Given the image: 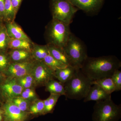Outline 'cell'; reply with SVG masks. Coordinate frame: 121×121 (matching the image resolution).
Here are the masks:
<instances>
[{"label": "cell", "instance_id": "8fae6325", "mask_svg": "<svg viewBox=\"0 0 121 121\" xmlns=\"http://www.w3.org/2000/svg\"><path fill=\"white\" fill-rule=\"evenodd\" d=\"M5 95L9 99L20 96L23 90V87L17 82L16 79L10 78L1 86Z\"/></svg>", "mask_w": 121, "mask_h": 121}, {"label": "cell", "instance_id": "e575fe53", "mask_svg": "<svg viewBox=\"0 0 121 121\" xmlns=\"http://www.w3.org/2000/svg\"><path fill=\"white\" fill-rule=\"evenodd\" d=\"M2 111L1 110H0V114H2Z\"/></svg>", "mask_w": 121, "mask_h": 121}, {"label": "cell", "instance_id": "2e32d148", "mask_svg": "<svg viewBox=\"0 0 121 121\" xmlns=\"http://www.w3.org/2000/svg\"><path fill=\"white\" fill-rule=\"evenodd\" d=\"M9 58L12 62H20L31 60L32 57L31 52L24 50H11Z\"/></svg>", "mask_w": 121, "mask_h": 121}, {"label": "cell", "instance_id": "4dcf8cb0", "mask_svg": "<svg viewBox=\"0 0 121 121\" xmlns=\"http://www.w3.org/2000/svg\"><path fill=\"white\" fill-rule=\"evenodd\" d=\"M12 6L15 16H16L23 0H11Z\"/></svg>", "mask_w": 121, "mask_h": 121}, {"label": "cell", "instance_id": "1f68e13d", "mask_svg": "<svg viewBox=\"0 0 121 121\" xmlns=\"http://www.w3.org/2000/svg\"><path fill=\"white\" fill-rule=\"evenodd\" d=\"M5 1V0H0V20L2 22L4 21Z\"/></svg>", "mask_w": 121, "mask_h": 121}, {"label": "cell", "instance_id": "5bb4252c", "mask_svg": "<svg viewBox=\"0 0 121 121\" xmlns=\"http://www.w3.org/2000/svg\"><path fill=\"white\" fill-rule=\"evenodd\" d=\"M79 69H80L69 66L64 68L57 69L54 71L55 78L64 84L70 79Z\"/></svg>", "mask_w": 121, "mask_h": 121}, {"label": "cell", "instance_id": "7c38bea8", "mask_svg": "<svg viewBox=\"0 0 121 121\" xmlns=\"http://www.w3.org/2000/svg\"><path fill=\"white\" fill-rule=\"evenodd\" d=\"M111 97V94L106 92L101 87L97 84H93L89 89L86 96L84 98V102L90 101L96 102L102 101Z\"/></svg>", "mask_w": 121, "mask_h": 121}, {"label": "cell", "instance_id": "f546056e", "mask_svg": "<svg viewBox=\"0 0 121 121\" xmlns=\"http://www.w3.org/2000/svg\"><path fill=\"white\" fill-rule=\"evenodd\" d=\"M11 62L9 56L0 54V70H6Z\"/></svg>", "mask_w": 121, "mask_h": 121}, {"label": "cell", "instance_id": "44dd1931", "mask_svg": "<svg viewBox=\"0 0 121 121\" xmlns=\"http://www.w3.org/2000/svg\"><path fill=\"white\" fill-rule=\"evenodd\" d=\"M43 61L54 71L57 69L64 68L68 66L55 58L50 54L45 57Z\"/></svg>", "mask_w": 121, "mask_h": 121}, {"label": "cell", "instance_id": "3957f363", "mask_svg": "<svg viewBox=\"0 0 121 121\" xmlns=\"http://www.w3.org/2000/svg\"><path fill=\"white\" fill-rule=\"evenodd\" d=\"M71 33L70 25L52 19L46 27L45 36L47 44L63 48Z\"/></svg>", "mask_w": 121, "mask_h": 121}, {"label": "cell", "instance_id": "30bf717a", "mask_svg": "<svg viewBox=\"0 0 121 121\" xmlns=\"http://www.w3.org/2000/svg\"><path fill=\"white\" fill-rule=\"evenodd\" d=\"M4 113L7 121H25L28 116L27 112L20 109L11 101L5 105Z\"/></svg>", "mask_w": 121, "mask_h": 121}, {"label": "cell", "instance_id": "cb8c5ba5", "mask_svg": "<svg viewBox=\"0 0 121 121\" xmlns=\"http://www.w3.org/2000/svg\"><path fill=\"white\" fill-rule=\"evenodd\" d=\"M16 17L12 6L11 0H5L4 21L8 22L15 21Z\"/></svg>", "mask_w": 121, "mask_h": 121}, {"label": "cell", "instance_id": "7a4b0ae2", "mask_svg": "<svg viewBox=\"0 0 121 121\" xmlns=\"http://www.w3.org/2000/svg\"><path fill=\"white\" fill-rule=\"evenodd\" d=\"M92 81L78 69L73 76L64 84L65 96L69 99H84L93 84Z\"/></svg>", "mask_w": 121, "mask_h": 121}, {"label": "cell", "instance_id": "4fadbf2b", "mask_svg": "<svg viewBox=\"0 0 121 121\" xmlns=\"http://www.w3.org/2000/svg\"><path fill=\"white\" fill-rule=\"evenodd\" d=\"M5 26L7 33L10 38L31 41L21 27L15 21L6 22Z\"/></svg>", "mask_w": 121, "mask_h": 121}, {"label": "cell", "instance_id": "e0dca14e", "mask_svg": "<svg viewBox=\"0 0 121 121\" xmlns=\"http://www.w3.org/2000/svg\"><path fill=\"white\" fill-rule=\"evenodd\" d=\"M45 86V91L51 94L65 95L64 84L59 81L52 79L47 83Z\"/></svg>", "mask_w": 121, "mask_h": 121}, {"label": "cell", "instance_id": "83f0119b", "mask_svg": "<svg viewBox=\"0 0 121 121\" xmlns=\"http://www.w3.org/2000/svg\"><path fill=\"white\" fill-rule=\"evenodd\" d=\"M111 78L115 86V91L121 90V71L117 69L115 71L111 76Z\"/></svg>", "mask_w": 121, "mask_h": 121}, {"label": "cell", "instance_id": "ffe728a7", "mask_svg": "<svg viewBox=\"0 0 121 121\" xmlns=\"http://www.w3.org/2000/svg\"><path fill=\"white\" fill-rule=\"evenodd\" d=\"M92 84H97L104 90L106 92L111 94L115 91V86L111 77L103 78L92 81Z\"/></svg>", "mask_w": 121, "mask_h": 121}, {"label": "cell", "instance_id": "6da1fadb", "mask_svg": "<svg viewBox=\"0 0 121 121\" xmlns=\"http://www.w3.org/2000/svg\"><path fill=\"white\" fill-rule=\"evenodd\" d=\"M121 67V62L117 56H106L88 57L80 69L92 81L111 77L114 72Z\"/></svg>", "mask_w": 121, "mask_h": 121}, {"label": "cell", "instance_id": "4316f807", "mask_svg": "<svg viewBox=\"0 0 121 121\" xmlns=\"http://www.w3.org/2000/svg\"><path fill=\"white\" fill-rule=\"evenodd\" d=\"M44 101L39 100L34 103L29 108V112L32 114L44 112Z\"/></svg>", "mask_w": 121, "mask_h": 121}, {"label": "cell", "instance_id": "9a60e30c", "mask_svg": "<svg viewBox=\"0 0 121 121\" xmlns=\"http://www.w3.org/2000/svg\"><path fill=\"white\" fill-rule=\"evenodd\" d=\"M49 54L55 58L68 66H71V63L64 48L51 44H47ZM73 67V66H72Z\"/></svg>", "mask_w": 121, "mask_h": 121}, {"label": "cell", "instance_id": "d590c367", "mask_svg": "<svg viewBox=\"0 0 121 121\" xmlns=\"http://www.w3.org/2000/svg\"><path fill=\"white\" fill-rule=\"evenodd\" d=\"M1 74L0 73V79H1Z\"/></svg>", "mask_w": 121, "mask_h": 121}, {"label": "cell", "instance_id": "d6a6232c", "mask_svg": "<svg viewBox=\"0 0 121 121\" xmlns=\"http://www.w3.org/2000/svg\"><path fill=\"white\" fill-rule=\"evenodd\" d=\"M4 25L2 23V22L0 20V31L1 30V29L3 27V26H4Z\"/></svg>", "mask_w": 121, "mask_h": 121}, {"label": "cell", "instance_id": "277c9868", "mask_svg": "<svg viewBox=\"0 0 121 121\" xmlns=\"http://www.w3.org/2000/svg\"><path fill=\"white\" fill-rule=\"evenodd\" d=\"M121 117V105L115 104L111 97L96 102L94 106L93 121H118Z\"/></svg>", "mask_w": 121, "mask_h": 121}, {"label": "cell", "instance_id": "9c48e42d", "mask_svg": "<svg viewBox=\"0 0 121 121\" xmlns=\"http://www.w3.org/2000/svg\"><path fill=\"white\" fill-rule=\"evenodd\" d=\"M72 4L88 15L98 13L105 0H69Z\"/></svg>", "mask_w": 121, "mask_h": 121}, {"label": "cell", "instance_id": "f1b7e54d", "mask_svg": "<svg viewBox=\"0 0 121 121\" xmlns=\"http://www.w3.org/2000/svg\"><path fill=\"white\" fill-rule=\"evenodd\" d=\"M20 97L29 101L36 97V94L35 91L31 88H27L23 90Z\"/></svg>", "mask_w": 121, "mask_h": 121}, {"label": "cell", "instance_id": "52a82bcc", "mask_svg": "<svg viewBox=\"0 0 121 121\" xmlns=\"http://www.w3.org/2000/svg\"><path fill=\"white\" fill-rule=\"evenodd\" d=\"M31 74L34 78L35 84L40 86H45L55 78L54 71L43 61L36 60Z\"/></svg>", "mask_w": 121, "mask_h": 121}, {"label": "cell", "instance_id": "484cf974", "mask_svg": "<svg viewBox=\"0 0 121 121\" xmlns=\"http://www.w3.org/2000/svg\"><path fill=\"white\" fill-rule=\"evenodd\" d=\"M11 101L17 106L20 109L24 112H26L29 108V101L20 96L14 98Z\"/></svg>", "mask_w": 121, "mask_h": 121}, {"label": "cell", "instance_id": "8992f818", "mask_svg": "<svg viewBox=\"0 0 121 121\" xmlns=\"http://www.w3.org/2000/svg\"><path fill=\"white\" fill-rule=\"evenodd\" d=\"M50 9L53 19L70 25L79 10L69 0H51Z\"/></svg>", "mask_w": 121, "mask_h": 121}, {"label": "cell", "instance_id": "7402d4cb", "mask_svg": "<svg viewBox=\"0 0 121 121\" xmlns=\"http://www.w3.org/2000/svg\"><path fill=\"white\" fill-rule=\"evenodd\" d=\"M60 96L58 95L51 94L49 97L44 100V113H49L52 111Z\"/></svg>", "mask_w": 121, "mask_h": 121}, {"label": "cell", "instance_id": "836d02e7", "mask_svg": "<svg viewBox=\"0 0 121 121\" xmlns=\"http://www.w3.org/2000/svg\"><path fill=\"white\" fill-rule=\"evenodd\" d=\"M2 119V116L1 115V114H0V121H1Z\"/></svg>", "mask_w": 121, "mask_h": 121}, {"label": "cell", "instance_id": "d6986e66", "mask_svg": "<svg viewBox=\"0 0 121 121\" xmlns=\"http://www.w3.org/2000/svg\"><path fill=\"white\" fill-rule=\"evenodd\" d=\"M49 54L47 45H38L33 43L32 56L36 60L43 61Z\"/></svg>", "mask_w": 121, "mask_h": 121}, {"label": "cell", "instance_id": "603a6c76", "mask_svg": "<svg viewBox=\"0 0 121 121\" xmlns=\"http://www.w3.org/2000/svg\"><path fill=\"white\" fill-rule=\"evenodd\" d=\"M10 39L4 25L0 31V52H4L8 49Z\"/></svg>", "mask_w": 121, "mask_h": 121}, {"label": "cell", "instance_id": "d4e9b609", "mask_svg": "<svg viewBox=\"0 0 121 121\" xmlns=\"http://www.w3.org/2000/svg\"><path fill=\"white\" fill-rule=\"evenodd\" d=\"M16 79L18 83L24 89L31 88L33 84L35 83L34 78L31 74L24 76Z\"/></svg>", "mask_w": 121, "mask_h": 121}, {"label": "cell", "instance_id": "ac0fdd59", "mask_svg": "<svg viewBox=\"0 0 121 121\" xmlns=\"http://www.w3.org/2000/svg\"><path fill=\"white\" fill-rule=\"evenodd\" d=\"M32 42L25 40L10 38L9 43L8 49L11 50L21 49L27 50L31 52Z\"/></svg>", "mask_w": 121, "mask_h": 121}, {"label": "cell", "instance_id": "5b68a950", "mask_svg": "<svg viewBox=\"0 0 121 121\" xmlns=\"http://www.w3.org/2000/svg\"><path fill=\"white\" fill-rule=\"evenodd\" d=\"M63 48L72 66L80 69L88 56L86 47L84 42L71 33Z\"/></svg>", "mask_w": 121, "mask_h": 121}, {"label": "cell", "instance_id": "ba28073f", "mask_svg": "<svg viewBox=\"0 0 121 121\" xmlns=\"http://www.w3.org/2000/svg\"><path fill=\"white\" fill-rule=\"evenodd\" d=\"M35 61L11 62L5 70L10 78L17 79L31 74Z\"/></svg>", "mask_w": 121, "mask_h": 121}]
</instances>
